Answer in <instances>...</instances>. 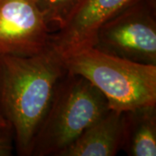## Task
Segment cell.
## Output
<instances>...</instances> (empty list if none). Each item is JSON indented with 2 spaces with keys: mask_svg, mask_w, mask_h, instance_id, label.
Returning a JSON list of instances; mask_svg holds the SVG:
<instances>
[{
  "mask_svg": "<svg viewBox=\"0 0 156 156\" xmlns=\"http://www.w3.org/2000/svg\"><path fill=\"white\" fill-rule=\"evenodd\" d=\"M66 72L62 57L51 45L35 56H0V112L13 129L19 155H31L35 138Z\"/></svg>",
  "mask_w": 156,
  "mask_h": 156,
  "instance_id": "1",
  "label": "cell"
},
{
  "mask_svg": "<svg viewBox=\"0 0 156 156\" xmlns=\"http://www.w3.org/2000/svg\"><path fill=\"white\" fill-rule=\"evenodd\" d=\"M122 113L109 109L86 128L58 156L117 154L122 144Z\"/></svg>",
  "mask_w": 156,
  "mask_h": 156,
  "instance_id": "7",
  "label": "cell"
},
{
  "mask_svg": "<svg viewBox=\"0 0 156 156\" xmlns=\"http://www.w3.org/2000/svg\"><path fill=\"white\" fill-rule=\"evenodd\" d=\"M122 149L129 156L156 155V105L123 112Z\"/></svg>",
  "mask_w": 156,
  "mask_h": 156,
  "instance_id": "8",
  "label": "cell"
},
{
  "mask_svg": "<svg viewBox=\"0 0 156 156\" xmlns=\"http://www.w3.org/2000/svg\"><path fill=\"white\" fill-rule=\"evenodd\" d=\"M50 35L33 0H0V56H35L50 46Z\"/></svg>",
  "mask_w": 156,
  "mask_h": 156,
  "instance_id": "5",
  "label": "cell"
},
{
  "mask_svg": "<svg viewBox=\"0 0 156 156\" xmlns=\"http://www.w3.org/2000/svg\"><path fill=\"white\" fill-rule=\"evenodd\" d=\"M140 0H82L64 25L50 35V45L61 55L95 44L100 28Z\"/></svg>",
  "mask_w": 156,
  "mask_h": 156,
  "instance_id": "6",
  "label": "cell"
},
{
  "mask_svg": "<svg viewBox=\"0 0 156 156\" xmlns=\"http://www.w3.org/2000/svg\"><path fill=\"white\" fill-rule=\"evenodd\" d=\"M62 57L67 72L89 81L106 97L110 109L122 113L156 105V65L129 61L95 47Z\"/></svg>",
  "mask_w": 156,
  "mask_h": 156,
  "instance_id": "2",
  "label": "cell"
},
{
  "mask_svg": "<svg viewBox=\"0 0 156 156\" xmlns=\"http://www.w3.org/2000/svg\"><path fill=\"white\" fill-rule=\"evenodd\" d=\"M109 109L106 97L89 81L66 72L35 138L31 155L58 156Z\"/></svg>",
  "mask_w": 156,
  "mask_h": 156,
  "instance_id": "3",
  "label": "cell"
},
{
  "mask_svg": "<svg viewBox=\"0 0 156 156\" xmlns=\"http://www.w3.org/2000/svg\"><path fill=\"white\" fill-rule=\"evenodd\" d=\"M15 136L10 124L0 127V156H11L13 153Z\"/></svg>",
  "mask_w": 156,
  "mask_h": 156,
  "instance_id": "10",
  "label": "cell"
},
{
  "mask_svg": "<svg viewBox=\"0 0 156 156\" xmlns=\"http://www.w3.org/2000/svg\"><path fill=\"white\" fill-rule=\"evenodd\" d=\"M49 27L62 28L82 0H33Z\"/></svg>",
  "mask_w": 156,
  "mask_h": 156,
  "instance_id": "9",
  "label": "cell"
},
{
  "mask_svg": "<svg viewBox=\"0 0 156 156\" xmlns=\"http://www.w3.org/2000/svg\"><path fill=\"white\" fill-rule=\"evenodd\" d=\"M93 47L129 61L156 65V19L153 8L140 0L106 22Z\"/></svg>",
  "mask_w": 156,
  "mask_h": 156,
  "instance_id": "4",
  "label": "cell"
},
{
  "mask_svg": "<svg viewBox=\"0 0 156 156\" xmlns=\"http://www.w3.org/2000/svg\"><path fill=\"white\" fill-rule=\"evenodd\" d=\"M8 124L9 123L7 122V121L5 119V117L3 116V115L0 112V127H5V126H7Z\"/></svg>",
  "mask_w": 156,
  "mask_h": 156,
  "instance_id": "11",
  "label": "cell"
}]
</instances>
